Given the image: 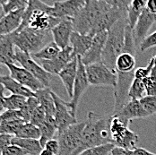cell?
<instances>
[{
	"label": "cell",
	"instance_id": "obj_1",
	"mask_svg": "<svg viewBox=\"0 0 156 155\" xmlns=\"http://www.w3.org/2000/svg\"><path fill=\"white\" fill-rule=\"evenodd\" d=\"M110 121L111 115L104 116L93 111L89 112L85 119L80 145L74 155H78L83 151L92 147L112 143Z\"/></svg>",
	"mask_w": 156,
	"mask_h": 155
},
{
	"label": "cell",
	"instance_id": "obj_2",
	"mask_svg": "<svg viewBox=\"0 0 156 155\" xmlns=\"http://www.w3.org/2000/svg\"><path fill=\"white\" fill-rule=\"evenodd\" d=\"M52 5H48L41 0H29L23 13V21L16 31L28 27L34 31L51 32L62 19L52 16Z\"/></svg>",
	"mask_w": 156,
	"mask_h": 155
},
{
	"label": "cell",
	"instance_id": "obj_3",
	"mask_svg": "<svg viewBox=\"0 0 156 155\" xmlns=\"http://www.w3.org/2000/svg\"><path fill=\"white\" fill-rule=\"evenodd\" d=\"M128 25L127 17L119 20L108 31L105 47L102 52V63L115 70L117 58L122 53L125 46V31Z\"/></svg>",
	"mask_w": 156,
	"mask_h": 155
},
{
	"label": "cell",
	"instance_id": "obj_4",
	"mask_svg": "<svg viewBox=\"0 0 156 155\" xmlns=\"http://www.w3.org/2000/svg\"><path fill=\"white\" fill-rule=\"evenodd\" d=\"M109 7L111 6L103 0H88L72 18L74 31L81 34H90L99 17Z\"/></svg>",
	"mask_w": 156,
	"mask_h": 155
},
{
	"label": "cell",
	"instance_id": "obj_5",
	"mask_svg": "<svg viewBox=\"0 0 156 155\" xmlns=\"http://www.w3.org/2000/svg\"><path fill=\"white\" fill-rule=\"evenodd\" d=\"M49 33L51 32L34 31L25 27L20 31H16L10 35L16 48L31 55L46 45V40Z\"/></svg>",
	"mask_w": 156,
	"mask_h": 155
},
{
	"label": "cell",
	"instance_id": "obj_6",
	"mask_svg": "<svg viewBox=\"0 0 156 155\" xmlns=\"http://www.w3.org/2000/svg\"><path fill=\"white\" fill-rule=\"evenodd\" d=\"M129 123L122 120L116 115L111 114L110 133L112 143L115 146L125 148L127 150H134L139 140L138 136L129 129Z\"/></svg>",
	"mask_w": 156,
	"mask_h": 155
},
{
	"label": "cell",
	"instance_id": "obj_7",
	"mask_svg": "<svg viewBox=\"0 0 156 155\" xmlns=\"http://www.w3.org/2000/svg\"><path fill=\"white\" fill-rule=\"evenodd\" d=\"M85 120L70 125L58 135L59 151L58 155H74L80 145Z\"/></svg>",
	"mask_w": 156,
	"mask_h": 155
},
{
	"label": "cell",
	"instance_id": "obj_8",
	"mask_svg": "<svg viewBox=\"0 0 156 155\" xmlns=\"http://www.w3.org/2000/svg\"><path fill=\"white\" fill-rule=\"evenodd\" d=\"M86 74L90 85L94 86H112L115 88L118 83L116 70L109 68L102 62L85 65Z\"/></svg>",
	"mask_w": 156,
	"mask_h": 155
},
{
	"label": "cell",
	"instance_id": "obj_9",
	"mask_svg": "<svg viewBox=\"0 0 156 155\" xmlns=\"http://www.w3.org/2000/svg\"><path fill=\"white\" fill-rule=\"evenodd\" d=\"M16 61L19 63L22 67L28 70L34 77L37 78L44 87H49L53 75L48 73L40 64L36 62L31 54L16 48Z\"/></svg>",
	"mask_w": 156,
	"mask_h": 155
},
{
	"label": "cell",
	"instance_id": "obj_10",
	"mask_svg": "<svg viewBox=\"0 0 156 155\" xmlns=\"http://www.w3.org/2000/svg\"><path fill=\"white\" fill-rule=\"evenodd\" d=\"M52 97L55 102V120L58 125V134L63 132L70 125L77 123L76 117L72 114L68 102L62 100L52 91Z\"/></svg>",
	"mask_w": 156,
	"mask_h": 155
},
{
	"label": "cell",
	"instance_id": "obj_11",
	"mask_svg": "<svg viewBox=\"0 0 156 155\" xmlns=\"http://www.w3.org/2000/svg\"><path fill=\"white\" fill-rule=\"evenodd\" d=\"M78 65H77V73L74 85V92H73V97L71 98V100L68 102L70 109L72 111V114L76 117V110H77L78 103L81 100V97L85 93V91L90 86V83L88 81L87 74L85 65L82 61L81 57H77Z\"/></svg>",
	"mask_w": 156,
	"mask_h": 155
},
{
	"label": "cell",
	"instance_id": "obj_12",
	"mask_svg": "<svg viewBox=\"0 0 156 155\" xmlns=\"http://www.w3.org/2000/svg\"><path fill=\"white\" fill-rule=\"evenodd\" d=\"M124 17H127V11L116 7H109L99 17L90 34L94 36L99 32L109 31L119 20Z\"/></svg>",
	"mask_w": 156,
	"mask_h": 155
},
{
	"label": "cell",
	"instance_id": "obj_13",
	"mask_svg": "<svg viewBox=\"0 0 156 155\" xmlns=\"http://www.w3.org/2000/svg\"><path fill=\"white\" fill-rule=\"evenodd\" d=\"M5 66L9 70L11 77L14 78L23 86L29 88L32 92L36 93L37 91L44 88L43 84L25 68L18 66L16 64H8Z\"/></svg>",
	"mask_w": 156,
	"mask_h": 155
},
{
	"label": "cell",
	"instance_id": "obj_14",
	"mask_svg": "<svg viewBox=\"0 0 156 155\" xmlns=\"http://www.w3.org/2000/svg\"><path fill=\"white\" fill-rule=\"evenodd\" d=\"M88 0H63L53 3L52 16L60 19H72Z\"/></svg>",
	"mask_w": 156,
	"mask_h": 155
},
{
	"label": "cell",
	"instance_id": "obj_15",
	"mask_svg": "<svg viewBox=\"0 0 156 155\" xmlns=\"http://www.w3.org/2000/svg\"><path fill=\"white\" fill-rule=\"evenodd\" d=\"M107 35H108V31L99 32L94 35L92 45L90 47L89 50L83 57H81L82 61L84 65L102 62L101 57L106 43Z\"/></svg>",
	"mask_w": 156,
	"mask_h": 155
},
{
	"label": "cell",
	"instance_id": "obj_16",
	"mask_svg": "<svg viewBox=\"0 0 156 155\" xmlns=\"http://www.w3.org/2000/svg\"><path fill=\"white\" fill-rule=\"evenodd\" d=\"M74 58L73 48L70 46L66 47L61 49L59 54L51 60H40V65L51 75H58L63 68L70 62Z\"/></svg>",
	"mask_w": 156,
	"mask_h": 155
},
{
	"label": "cell",
	"instance_id": "obj_17",
	"mask_svg": "<svg viewBox=\"0 0 156 155\" xmlns=\"http://www.w3.org/2000/svg\"><path fill=\"white\" fill-rule=\"evenodd\" d=\"M156 23V15L151 13L147 8H145L139 16L134 29L133 35L136 46H139L143 40L147 36L148 31L152 26Z\"/></svg>",
	"mask_w": 156,
	"mask_h": 155
},
{
	"label": "cell",
	"instance_id": "obj_18",
	"mask_svg": "<svg viewBox=\"0 0 156 155\" xmlns=\"http://www.w3.org/2000/svg\"><path fill=\"white\" fill-rule=\"evenodd\" d=\"M120 118L127 123H131L133 119L136 118H145L150 117L148 113L142 106L140 100H129L125 105L119 109L117 113L112 114Z\"/></svg>",
	"mask_w": 156,
	"mask_h": 155
},
{
	"label": "cell",
	"instance_id": "obj_19",
	"mask_svg": "<svg viewBox=\"0 0 156 155\" xmlns=\"http://www.w3.org/2000/svg\"><path fill=\"white\" fill-rule=\"evenodd\" d=\"M74 31L72 19H62L51 30L53 41L61 49L70 45V38Z\"/></svg>",
	"mask_w": 156,
	"mask_h": 155
},
{
	"label": "cell",
	"instance_id": "obj_20",
	"mask_svg": "<svg viewBox=\"0 0 156 155\" xmlns=\"http://www.w3.org/2000/svg\"><path fill=\"white\" fill-rule=\"evenodd\" d=\"M25 8L4 15L0 20V36L9 35L20 27Z\"/></svg>",
	"mask_w": 156,
	"mask_h": 155
},
{
	"label": "cell",
	"instance_id": "obj_21",
	"mask_svg": "<svg viewBox=\"0 0 156 155\" xmlns=\"http://www.w3.org/2000/svg\"><path fill=\"white\" fill-rule=\"evenodd\" d=\"M78 59L77 57L74 58L70 62L68 63L58 75L61 79L63 84L66 90V93L70 98L73 97L74 85L77 73Z\"/></svg>",
	"mask_w": 156,
	"mask_h": 155
},
{
	"label": "cell",
	"instance_id": "obj_22",
	"mask_svg": "<svg viewBox=\"0 0 156 155\" xmlns=\"http://www.w3.org/2000/svg\"><path fill=\"white\" fill-rule=\"evenodd\" d=\"M94 36L91 34H81L77 31H73L70 38V46L73 48L75 57H83L90 48Z\"/></svg>",
	"mask_w": 156,
	"mask_h": 155
},
{
	"label": "cell",
	"instance_id": "obj_23",
	"mask_svg": "<svg viewBox=\"0 0 156 155\" xmlns=\"http://www.w3.org/2000/svg\"><path fill=\"white\" fill-rule=\"evenodd\" d=\"M11 35L0 36V65L16 64V49Z\"/></svg>",
	"mask_w": 156,
	"mask_h": 155
},
{
	"label": "cell",
	"instance_id": "obj_24",
	"mask_svg": "<svg viewBox=\"0 0 156 155\" xmlns=\"http://www.w3.org/2000/svg\"><path fill=\"white\" fill-rule=\"evenodd\" d=\"M0 83L5 87V90L10 91L12 94L21 95L26 98L35 96L34 92L18 83L14 78L11 77V76H0Z\"/></svg>",
	"mask_w": 156,
	"mask_h": 155
},
{
	"label": "cell",
	"instance_id": "obj_25",
	"mask_svg": "<svg viewBox=\"0 0 156 155\" xmlns=\"http://www.w3.org/2000/svg\"><path fill=\"white\" fill-rule=\"evenodd\" d=\"M40 105L44 109L47 116H55V102L52 97V91L49 87H44L35 93Z\"/></svg>",
	"mask_w": 156,
	"mask_h": 155
},
{
	"label": "cell",
	"instance_id": "obj_26",
	"mask_svg": "<svg viewBox=\"0 0 156 155\" xmlns=\"http://www.w3.org/2000/svg\"><path fill=\"white\" fill-rule=\"evenodd\" d=\"M41 130V138L40 143L41 146L44 148L45 143L48 140L52 139L56 133L58 132V125L56 123L54 116H47L45 121L42 123L41 126H39Z\"/></svg>",
	"mask_w": 156,
	"mask_h": 155
},
{
	"label": "cell",
	"instance_id": "obj_27",
	"mask_svg": "<svg viewBox=\"0 0 156 155\" xmlns=\"http://www.w3.org/2000/svg\"><path fill=\"white\" fill-rule=\"evenodd\" d=\"M12 144L17 145L24 150L28 155H39L43 150L40 140L27 139V138H19L14 136L12 139Z\"/></svg>",
	"mask_w": 156,
	"mask_h": 155
},
{
	"label": "cell",
	"instance_id": "obj_28",
	"mask_svg": "<svg viewBox=\"0 0 156 155\" xmlns=\"http://www.w3.org/2000/svg\"><path fill=\"white\" fill-rule=\"evenodd\" d=\"M148 0H132L127 9V21L128 25L134 29L142 12L146 8Z\"/></svg>",
	"mask_w": 156,
	"mask_h": 155
},
{
	"label": "cell",
	"instance_id": "obj_29",
	"mask_svg": "<svg viewBox=\"0 0 156 155\" xmlns=\"http://www.w3.org/2000/svg\"><path fill=\"white\" fill-rule=\"evenodd\" d=\"M61 51V48L58 46L54 41H50L42 48H41L39 51L31 54L32 58H34L35 59L40 60H51L53 58H55L59 52Z\"/></svg>",
	"mask_w": 156,
	"mask_h": 155
},
{
	"label": "cell",
	"instance_id": "obj_30",
	"mask_svg": "<svg viewBox=\"0 0 156 155\" xmlns=\"http://www.w3.org/2000/svg\"><path fill=\"white\" fill-rule=\"evenodd\" d=\"M41 136V130L37 125L31 124L30 122H24L19 127L15 136L19 138L40 140Z\"/></svg>",
	"mask_w": 156,
	"mask_h": 155
},
{
	"label": "cell",
	"instance_id": "obj_31",
	"mask_svg": "<svg viewBox=\"0 0 156 155\" xmlns=\"http://www.w3.org/2000/svg\"><path fill=\"white\" fill-rule=\"evenodd\" d=\"M146 95H147V93H146V90H145L143 80L135 78L134 81L132 82L129 91H128L129 99L140 100L143 98H144Z\"/></svg>",
	"mask_w": 156,
	"mask_h": 155
},
{
	"label": "cell",
	"instance_id": "obj_32",
	"mask_svg": "<svg viewBox=\"0 0 156 155\" xmlns=\"http://www.w3.org/2000/svg\"><path fill=\"white\" fill-rule=\"evenodd\" d=\"M27 102V98L16 95V94H11L8 97H5V108L6 109H14V110H20L22 109Z\"/></svg>",
	"mask_w": 156,
	"mask_h": 155
},
{
	"label": "cell",
	"instance_id": "obj_33",
	"mask_svg": "<svg viewBox=\"0 0 156 155\" xmlns=\"http://www.w3.org/2000/svg\"><path fill=\"white\" fill-rule=\"evenodd\" d=\"M114 147H115V144L113 143H105L102 145L86 149L78 155H109Z\"/></svg>",
	"mask_w": 156,
	"mask_h": 155
},
{
	"label": "cell",
	"instance_id": "obj_34",
	"mask_svg": "<svg viewBox=\"0 0 156 155\" xmlns=\"http://www.w3.org/2000/svg\"><path fill=\"white\" fill-rule=\"evenodd\" d=\"M25 121L23 119H18V120H13V121H5L0 123V134H5V135H11V136H16L17 130L19 127L23 124Z\"/></svg>",
	"mask_w": 156,
	"mask_h": 155
},
{
	"label": "cell",
	"instance_id": "obj_35",
	"mask_svg": "<svg viewBox=\"0 0 156 155\" xmlns=\"http://www.w3.org/2000/svg\"><path fill=\"white\" fill-rule=\"evenodd\" d=\"M28 2L29 0H8L2 5L3 14L6 15L19 9L26 8Z\"/></svg>",
	"mask_w": 156,
	"mask_h": 155
},
{
	"label": "cell",
	"instance_id": "obj_36",
	"mask_svg": "<svg viewBox=\"0 0 156 155\" xmlns=\"http://www.w3.org/2000/svg\"><path fill=\"white\" fill-rule=\"evenodd\" d=\"M141 104L149 116L156 114V95H146L140 100Z\"/></svg>",
	"mask_w": 156,
	"mask_h": 155
},
{
	"label": "cell",
	"instance_id": "obj_37",
	"mask_svg": "<svg viewBox=\"0 0 156 155\" xmlns=\"http://www.w3.org/2000/svg\"><path fill=\"white\" fill-rule=\"evenodd\" d=\"M147 95H156V69L153 68L151 75L143 80Z\"/></svg>",
	"mask_w": 156,
	"mask_h": 155
},
{
	"label": "cell",
	"instance_id": "obj_38",
	"mask_svg": "<svg viewBox=\"0 0 156 155\" xmlns=\"http://www.w3.org/2000/svg\"><path fill=\"white\" fill-rule=\"evenodd\" d=\"M46 117H47V114H46L45 110L40 105L32 112L31 116V119H30V123L35 125H37L39 127L45 121Z\"/></svg>",
	"mask_w": 156,
	"mask_h": 155
},
{
	"label": "cell",
	"instance_id": "obj_39",
	"mask_svg": "<svg viewBox=\"0 0 156 155\" xmlns=\"http://www.w3.org/2000/svg\"><path fill=\"white\" fill-rule=\"evenodd\" d=\"M153 68H154V60L153 58H151L148 65L144 67H137L135 69V78L139 79V80H144V78H146L151 75Z\"/></svg>",
	"mask_w": 156,
	"mask_h": 155
},
{
	"label": "cell",
	"instance_id": "obj_40",
	"mask_svg": "<svg viewBox=\"0 0 156 155\" xmlns=\"http://www.w3.org/2000/svg\"><path fill=\"white\" fill-rule=\"evenodd\" d=\"M156 47V31H154L153 33L147 35L143 41L140 43L139 45V48L142 52H144L145 50L154 48Z\"/></svg>",
	"mask_w": 156,
	"mask_h": 155
},
{
	"label": "cell",
	"instance_id": "obj_41",
	"mask_svg": "<svg viewBox=\"0 0 156 155\" xmlns=\"http://www.w3.org/2000/svg\"><path fill=\"white\" fill-rule=\"evenodd\" d=\"M23 119L21 110H14V109H5L4 112L1 113V120L2 122L5 121H13Z\"/></svg>",
	"mask_w": 156,
	"mask_h": 155
},
{
	"label": "cell",
	"instance_id": "obj_42",
	"mask_svg": "<svg viewBox=\"0 0 156 155\" xmlns=\"http://www.w3.org/2000/svg\"><path fill=\"white\" fill-rule=\"evenodd\" d=\"M111 7H116L121 10L127 11L132 0H103Z\"/></svg>",
	"mask_w": 156,
	"mask_h": 155
},
{
	"label": "cell",
	"instance_id": "obj_43",
	"mask_svg": "<svg viewBox=\"0 0 156 155\" xmlns=\"http://www.w3.org/2000/svg\"><path fill=\"white\" fill-rule=\"evenodd\" d=\"M2 155H28V153L21 147L15 144H10L3 151Z\"/></svg>",
	"mask_w": 156,
	"mask_h": 155
},
{
	"label": "cell",
	"instance_id": "obj_44",
	"mask_svg": "<svg viewBox=\"0 0 156 155\" xmlns=\"http://www.w3.org/2000/svg\"><path fill=\"white\" fill-rule=\"evenodd\" d=\"M44 149H46L48 151L53 153L54 154L58 155V151H59V143H58V140L54 139V138L48 140L47 143H45V145H44Z\"/></svg>",
	"mask_w": 156,
	"mask_h": 155
},
{
	"label": "cell",
	"instance_id": "obj_45",
	"mask_svg": "<svg viewBox=\"0 0 156 155\" xmlns=\"http://www.w3.org/2000/svg\"><path fill=\"white\" fill-rule=\"evenodd\" d=\"M14 136L11 135H5V134H0V155H2L3 151L12 144V139Z\"/></svg>",
	"mask_w": 156,
	"mask_h": 155
},
{
	"label": "cell",
	"instance_id": "obj_46",
	"mask_svg": "<svg viewBox=\"0 0 156 155\" xmlns=\"http://www.w3.org/2000/svg\"><path fill=\"white\" fill-rule=\"evenodd\" d=\"M109 155H134L133 150H127L119 146H115Z\"/></svg>",
	"mask_w": 156,
	"mask_h": 155
},
{
	"label": "cell",
	"instance_id": "obj_47",
	"mask_svg": "<svg viewBox=\"0 0 156 155\" xmlns=\"http://www.w3.org/2000/svg\"><path fill=\"white\" fill-rule=\"evenodd\" d=\"M5 87L0 83V113L4 112L5 108V97L4 95V91H5Z\"/></svg>",
	"mask_w": 156,
	"mask_h": 155
},
{
	"label": "cell",
	"instance_id": "obj_48",
	"mask_svg": "<svg viewBox=\"0 0 156 155\" xmlns=\"http://www.w3.org/2000/svg\"><path fill=\"white\" fill-rule=\"evenodd\" d=\"M133 153L134 155H156V153H153L144 148H139V147H136L133 150Z\"/></svg>",
	"mask_w": 156,
	"mask_h": 155
},
{
	"label": "cell",
	"instance_id": "obj_49",
	"mask_svg": "<svg viewBox=\"0 0 156 155\" xmlns=\"http://www.w3.org/2000/svg\"><path fill=\"white\" fill-rule=\"evenodd\" d=\"M146 8L153 14L156 15V0H148Z\"/></svg>",
	"mask_w": 156,
	"mask_h": 155
},
{
	"label": "cell",
	"instance_id": "obj_50",
	"mask_svg": "<svg viewBox=\"0 0 156 155\" xmlns=\"http://www.w3.org/2000/svg\"><path fill=\"white\" fill-rule=\"evenodd\" d=\"M39 155H56L54 154L53 153H51V152H49V151H48V150H46V149H44L43 148V150L41 152V153Z\"/></svg>",
	"mask_w": 156,
	"mask_h": 155
},
{
	"label": "cell",
	"instance_id": "obj_51",
	"mask_svg": "<svg viewBox=\"0 0 156 155\" xmlns=\"http://www.w3.org/2000/svg\"><path fill=\"white\" fill-rule=\"evenodd\" d=\"M152 58H153V60H154V68L156 69V55L155 56H154Z\"/></svg>",
	"mask_w": 156,
	"mask_h": 155
},
{
	"label": "cell",
	"instance_id": "obj_52",
	"mask_svg": "<svg viewBox=\"0 0 156 155\" xmlns=\"http://www.w3.org/2000/svg\"><path fill=\"white\" fill-rule=\"evenodd\" d=\"M6 1H8V0H0V6H2Z\"/></svg>",
	"mask_w": 156,
	"mask_h": 155
},
{
	"label": "cell",
	"instance_id": "obj_53",
	"mask_svg": "<svg viewBox=\"0 0 156 155\" xmlns=\"http://www.w3.org/2000/svg\"><path fill=\"white\" fill-rule=\"evenodd\" d=\"M3 16H4V14H3V13H2V14H1V15H0V20H1V19H2V17H3Z\"/></svg>",
	"mask_w": 156,
	"mask_h": 155
},
{
	"label": "cell",
	"instance_id": "obj_54",
	"mask_svg": "<svg viewBox=\"0 0 156 155\" xmlns=\"http://www.w3.org/2000/svg\"><path fill=\"white\" fill-rule=\"evenodd\" d=\"M0 72H1V67H0Z\"/></svg>",
	"mask_w": 156,
	"mask_h": 155
}]
</instances>
